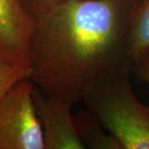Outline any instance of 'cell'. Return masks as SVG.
<instances>
[{
  "mask_svg": "<svg viewBox=\"0 0 149 149\" xmlns=\"http://www.w3.org/2000/svg\"><path fill=\"white\" fill-rule=\"evenodd\" d=\"M135 1V0H134ZM133 0H64L35 21L29 80L46 96L74 104L100 76L128 63Z\"/></svg>",
  "mask_w": 149,
  "mask_h": 149,
  "instance_id": "obj_1",
  "label": "cell"
},
{
  "mask_svg": "<svg viewBox=\"0 0 149 149\" xmlns=\"http://www.w3.org/2000/svg\"><path fill=\"white\" fill-rule=\"evenodd\" d=\"M131 66L125 63L98 78L82 101L123 149H149V106L133 94Z\"/></svg>",
  "mask_w": 149,
  "mask_h": 149,
  "instance_id": "obj_2",
  "label": "cell"
},
{
  "mask_svg": "<svg viewBox=\"0 0 149 149\" xmlns=\"http://www.w3.org/2000/svg\"><path fill=\"white\" fill-rule=\"evenodd\" d=\"M34 86L29 79L22 80L0 99V149H45Z\"/></svg>",
  "mask_w": 149,
  "mask_h": 149,
  "instance_id": "obj_3",
  "label": "cell"
},
{
  "mask_svg": "<svg viewBox=\"0 0 149 149\" xmlns=\"http://www.w3.org/2000/svg\"><path fill=\"white\" fill-rule=\"evenodd\" d=\"M35 23L21 0H0V56L29 67V45Z\"/></svg>",
  "mask_w": 149,
  "mask_h": 149,
  "instance_id": "obj_4",
  "label": "cell"
},
{
  "mask_svg": "<svg viewBox=\"0 0 149 149\" xmlns=\"http://www.w3.org/2000/svg\"><path fill=\"white\" fill-rule=\"evenodd\" d=\"M37 113L42 128L45 149H84L76 133L72 104L51 99L37 89L33 91Z\"/></svg>",
  "mask_w": 149,
  "mask_h": 149,
  "instance_id": "obj_5",
  "label": "cell"
},
{
  "mask_svg": "<svg viewBox=\"0 0 149 149\" xmlns=\"http://www.w3.org/2000/svg\"><path fill=\"white\" fill-rule=\"evenodd\" d=\"M126 55L133 66L149 56V0H135L129 13Z\"/></svg>",
  "mask_w": 149,
  "mask_h": 149,
  "instance_id": "obj_6",
  "label": "cell"
},
{
  "mask_svg": "<svg viewBox=\"0 0 149 149\" xmlns=\"http://www.w3.org/2000/svg\"><path fill=\"white\" fill-rule=\"evenodd\" d=\"M74 123L77 135L85 148L123 149L119 141L105 132L101 123L88 109L77 112Z\"/></svg>",
  "mask_w": 149,
  "mask_h": 149,
  "instance_id": "obj_7",
  "label": "cell"
},
{
  "mask_svg": "<svg viewBox=\"0 0 149 149\" xmlns=\"http://www.w3.org/2000/svg\"><path fill=\"white\" fill-rule=\"evenodd\" d=\"M29 67L13 64L0 56V99L18 81L29 79Z\"/></svg>",
  "mask_w": 149,
  "mask_h": 149,
  "instance_id": "obj_8",
  "label": "cell"
},
{
  "mask_svg": "<svg viewBox=\"0 0 149 149\" xmlns=\"http://www.w3.org/2000/svg\"><path fill=\"white\" fill-rule=\"evenodd\" d=\"M29 14L36 20L54 5L64 0H21ZM134 1V0H133Z\"/></svg>",
  "mask_w": 149,
  "mask_h": 149,
  "instance_id": "obj_9",
  "label": "cell"
},
{
  "mask_svg": "<svg viewBox=\"0 0 149 149\" xmlns=\"http://www.w3.org/2000/svg\"><path fill=\"white\" fill-rule=\"evenodd\" d=\"M139 77L149 85V56L134 65Z\"/></svg>",
  "mask_w": 149,
  "mask_h": 149,
  "instance_id": "obj_10",
  "label": "cell"
}]
</instances>
